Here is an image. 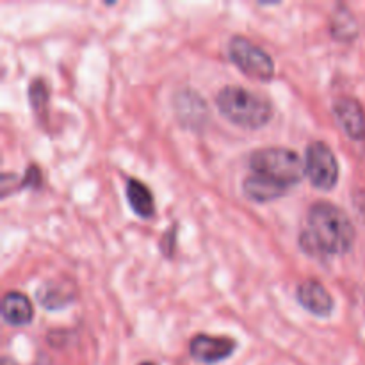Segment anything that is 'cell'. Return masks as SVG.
<instances>
[{"instance_id":"5","label":"cell","mask_w":365,"mask_h":365,"mask_svg":"<svg viewBox=\"0 0 365 365\" xmlns=\"http://www.w3.org/2000/svg\"><path fill=\"white\" fill-rule=\"evenodd\" d=\"M305 173L314 187L334 189L339 182V163L330 146L323 141L310 143L305 155Z\"/></svg>"},{"instance_id":"1","label":"cell","mask_w":365,"mask_h":365,"mask_svg":"<svg viewBox=\"0 0 365 365\" xmlns=\"http://www.w3.org/2000/svg\"><path fill=\"white\" fill-rule=\"evenodd\" d=\"M355 235V227L344 210L334 203L317 202L307 214L299 246L314 257L344 255L351 250Z\"/></svg>"},{"instance_id":"8","label":"cell","mask_w":365,"mask_h":365,"mask_svg":"<svg viewBox=\"0 0 365 365\" xmlns=\"http://www.w3.org/2000/svg\"><path fill=\"white\" fill-rule=\"evenodd\" d=\"M334 113L342 130L349 138L355 141L365 139V110L359 100L351 98V96H342V98L335 100Z\"/></svg>"},{"instance_id":"11","label":"cell","mask_w":365,"mask_h":365,"mask_svg":"<svg viewBox=\"0 0 365 365\" xmlns=\"http://www.w3.org/2000/svg\"><path fill=\"white\" fill-rule=\"evenodd\" d=\"M127 200L139 217H152L155 212V202L153 195L145 182L138 178H128L127 182Z\"/></svg>"},{"instance_id":"3","label":"cell","mask_w":365,"mask_h":365,"mask_svg":"<svg viewBox=\"0 0 365 365\" xmlns=\"http://www.w3.org/2000/svg\"><path fill=\"white\" fill-rule=\"evenodd\" d=\"M250 168L253 173L271 178L287 189L298 184L307 175L302 157L294 150L284 146H266L255 150L250 157Z\"/></svg>"},{"instance_id":"12","label":"cell","mask_w":365,"mask_h":365,"mask_svg":"<svg viewBox=\"0 0 365 365\" xmlns=\"http://www.w3.org/2000/svg\"><path fill=\"white\" fill-rule=\"evenodd\" d=\"M71 298H73V294L70 292V287L61 285L59 282H46L45 285L38 289V299L41 302V305H45L50 310L63 309L68 303L73 302Z\"/></svg>"},{"instance_id":"10","label":"cell","mask_w":365,"mask_h":365,"mask_svg":"<svg viewBox=\"0 0 365 365\" xmlns=\"http://www.w3.org/2000/svg\"><path fill=\"white\" fill-rule=\"evenodd\" d=\"M242 191L253 202H273V200L280 198L287 192V187H284L278 182L271 180V178L262 177V175L252 173L250 177H246L245 184H242Z\"/></svg>"},{"instance_id":"15","label":"cell","mask_w":365,"mask_h":365,"mask_svg":"<svg viewBox=\"0 0 365 365\" xmlns=\"http://www.w3.org/2000/svg\"><path fill=\"white\" fill-rule=\"evenodd\" d=\"M141 365H155V364H153V362H143Z\"/></svg>"},{"instance_id":"14","label":"cell","mask_w":365,"mask_h":365,"mask_svg":"<svg viewBox=\"0 0 365 365\" xmlns=\"http://www.w3.org/2000/svg\"><path fill=\"white\" fill-rule=\"evenodd\" d=\"M2 365H14L13 362H11V360L9 359H4L2 360Z\"/></svg>"},{"instance_id":"9","label":"cell","mask_w":365,"mask_h":365,"mask_svg":"<svg viewBox=\"0 0 365 365\" xmlns=\"http://www.w3.org/2000/svg\"><path fill=\"white\" fill-rule=\"evenodd\" d=\"M2 316L6 323L13 327H24L34 317V307L24 292L11 291L2 299Z\"/></svg>"},{"instance_id":"6","label":"cell","mask_w":365,"mask_h":365,"mask_svg":"<svg viewBox=\"0 0 365 365\" xmlns=\"http://www.w3.org/2000/svg\"><path fill=\"white\" fill-rule=\"evenodd\" d=\"M237 344L234 339L214 337V335L200 334L189 344V351L196 360L203 364H216L228 359L235 351Z\"/></svg>"},{"instance_id":"7","label":"cell","mask_w":365,"mask_h":365,"mask_svg":"<svg viewBox=\"0 0 365 365\" xmlns=\"http://www.w3.org/2000/svg\"><path fill=\"white\" fill-rule=\"evenodd\" d=\"M296 298H298L299 305L307 310V312L314 314V316H330L334 310V299H331L330 292L324 289L316 278H307L296 289Z\"/></svg>"},{"instance_id":"2","label":"cell","mask_w":365,"mask_h":365,"mask_svg":"<svg viewBox=\"0 0 365 365\" xmlns=\"http://www.w3.org/2000/svg\"><path fill=\"white\" fill-rule=\"evenodd\" d=\"M216 103L228 121L245 128L264 127L273 116V106L266 96L241 86H225L217 93Z\"/></svg>"},{"instance_id":"13","label":"cell","mask_w":365,"mask_h":365,"mask_svg":"<svg viewBox=\"0 0 365 365\" xmlns=\"http://www.w3.org/2000/svg\"><path fill=\"white\" fill-rule=\"evenodd\" d=\"M29 100H31L32 109L38 113V116H41L43 113H46V106H48V86L41 78H36L34 82L29 88Z\"/></svg>"},{"instance_id":"4","label":"cell","mask_w":365,"mask_h":365,"mask_svg":"<svg viewBox=\"0 0 365 365\" xmlns=\"http://www.w3.org/2000/svg\"><path fill=\"white\" fill-rule=\"evenodd\" d=\"M228 56L232 63L248 77L257 81H271L274 75V61L262 46L255 45L245 36H234L228 41Z\"/></svg>"}]
</instances>
